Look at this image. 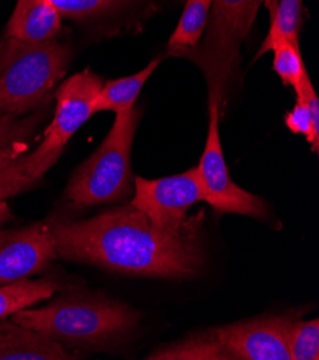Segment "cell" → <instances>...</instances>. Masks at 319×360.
<instances>
[{"label": "cell", "mask_w": 319, "mask_h": 360, "mask_svg": "<svg viewBox=\"0 0 319 360\" xmlns=\"http://www.w3.org/2000/svg\"><path fill=\"white\" fill-rule=\"evenodd\" d=\"M203 212L179 234L155 227L128 204L82 221L50 226L59 257L106 270L162 278L195 277L205 266L201 241Z\"/></svg>", "instance_id": "1"}, {"label": "cell", "mask_w": 319, "mask_h": 360, "mask_svg": "<svg viewBox=\"0 0 319 360\" xmlns=\"http://www.w3.org/2000/svg\"><path fill=\"white\" fill-rule=\"evenodd\" d=\"M140 314L129 306L83 293H67L38 309H23L12 321L46 338L76 347L104 350L125 342L139 326Z\"/></svg>", "instance_id": "2"}, {"label": "cell", "mask_w": 319, "mask_h": 360, "mask_svg": "<svg viewBox=\"0 0 319 360\" xmlns=\"http://www.w3.org/2000/svg\"><path fill=\"white\" fill-rule=\"evenodd\" d=\"M72 49L57 39L29 44L6 38L0 45V131L36 110L65 77Z\"/></svg>", "instance_id": "3"}, {"label": "cell", "mask_w": 319, "mask_h": 360, "mask_svg": "<svg viewBox=\"0 0 319 360\" xmlns=\"http://www.w3.org/2000/svg\"><path fill=\"white\" fill-rule=\"evenodd\" d=\"M140 114L137 110L116 114L114 125L97 150L74 172L66 198L76 207L123 201L133 195L132 146Z\"/></svg>", "instance_id": "4"}, {"label": "cell", "mask_w": 319, "mask_h": 360, "mask_svg": "<svg viewBox=\"0 0 319 360\" xmlns=\"http://www.w3.org/2000/svg\"><path fill=\"white\" fill-rule=\"evenodd\" d=\"M265 0H212L210 13L201 45L182 55L191 58L208 81V94L222 103L239 77L240 46L250 34Z\"/></svg>", "instance_id": "5"}, {"label": "cell", "mask_w": 319, "mask_h": 360, "mask_svg": "<svg viewBox=\"0 0 319 360\" xmlns=\"http://www.w3.org/2000/svg\"><path fill=\"white\" fill-rule=\"evenodd\" d=\"M103 81L90 69L65 81L56 92V110L45 131L39 147L32 154L16 158L15 167L19 175L32 187L60 158L65 147L76 131L92 117L93 101Z\"/></svg>", "instance_id": "6"}, {"label": "cell", "mask_w": 319, "mask_h": 360, "mask_svg": "<svg viewBox=\"0 0 319 360\" xmlns=\"http://www.w3.org/2000/svg\"><path fill=\"white\" fill-rule=\"evenodd\" d=\"M208 105V135L199 165L196 167L203 201L219 212L242 214L261 220L266 219L268 208L265 201L236 186L228 169L219 134L222 101L217 95L209 94Z\"/></svg>", "instance_id": "7"}, {"label": "cell", "mask_w": 319, "mask_h": 360, "mask_svg": "<svg viewBox=\"0 0 319 360\" xmlns=\"http://www.w3.org/2000/svg\"><path fill=\"white\" fill-rule=\"evenodd\" d=\"M203 200L198 169L147 179L135 176V191L130 205L144 212L152 224L165 233L179 234L191 223L188 211Z\"/></svg>", "instance_id": "8"}, {"label": "cell", "mask_w": 319, "mask_h": 360, "mask_svg": "<svg viewBox=\"0 0 319 360\" xmlns=\"http://www.w3.org/2000/svg\"><path fill=\"white\" fill-rule=\"evenodd\" d=\"M297 313L261 316L214 329L228 360H290L288 335Z\"/></svg>", "instance_id": "9"}, {"label": "cell", "mask_w": 319, "mask_h": 360, "mask_svg": "<svg viewBox=\"0 0 319 360\" xmlns=\"http://www.w3.org/2000/svg\"><path fill=\"white\" fill-rule=\"evenodd\" d=\"M56 257L48 224L36 223L20 230H0V285L38 274Z\"/></svg>", "instance_id": "10"}, {"label": "cell", "mask_w": 319, "mask_h": 360, "mask_svg": "<svg viewBox=\"0 0 319 360\" xmlns=\"http://www.w3.org/2000/svg\"><path fill=\"white\" fill-rule=\"evenodd\" d=\"M62 15L50 0H18L6 26V38L38 44L56 39Z\"/></svg>", "instance_id": "11"}, {"label": "cell", "mask_w": 319, "mask_h": 360, "mask_svg": "<svg viewBox=\"0 0 319 360\" xmlns=\"http://www.w3.org/2000/svg\"><path fill=\"white\" fill-rule=\"evenodd\" d=\"M72 360L63 345L15 321H0V360Z\"/></svg>", "instance_id": "12"}, {"label": "cell", "mask_w": 319, "mask_h": 360, "mask_svg": "<svg viewBox=\"0 0 319 360\" xmlns=\"http://www.w3.org/2000/svg\"><path fill=\"white\" fill-rule=\"evenodd\" d=\"M162 58H155L137 74L103 82L100 91L93 101V114L103 111H112L115 114L128 112L135 108V102L145 86L148 79L152 77Z\"/></svg>", "instance_id": "13"}, {"label": "cell", "mask_w": 319, "mask_h": 360, "mask_svg": "<svg viewBox=\"0 0 319 360\" xmlns=\"http://www.w3.org/2000/svg\"><path fill=\"white\" fill-rule=\"evenodd\" d=\"M59 290V284L52 280L22 278L0 285V321L6 317L50 299Z\"/></svg>", "instance_id": "14"}, {"label": "cell", "mask_w": 319, "mask_h": 360, "mask_svg": "<svg viewBox=\"0 0 319 360\" xmlns=\"http://www.w3.org/2000/svg\"><path fill=\"white\" fill-rule=\"evenodd\" d=\"M264 5L271 15V27L257 53V59L266 53L268 46L278 38L299 44V30L302 25L304 0H265Z\"/></svg>", "instance_id": "15"}, {"label": "cell", "mask_w": 319, "mask_h": 360, "mask_svg": "<svg viewBox=\"0 0 319 360\" xmlns=\"http://www.w3.org/2000/svg\"><path fill=\"white\" fill-rule=\"evenodd\" d=\"M151 360H228L214 330L194 335L179 343L159 347L149 354Z\"/></svg>", "instance_id": "16"}, {"label": "cell", "mask_w": 319, "mask_h": 360, "mask_svg": "<svg viewBox=\"0 0 319 360\" xmlns=\"http://www.w3.org/2000/svg\"><path fill=\"white\" fill-rule=\"evenodd\" d=\"M212 0H186L178 26L169 39L173 51H191L196 48L205 33Z\"/></svg>", "instance_id": "17"}, {"label": "cell", "mask_w": 319, "mask_h": 360, "mask_svg": "<svg viewBox=\"0 0 319 360\" xmlns=\"http://www.w3.org/2000/svg\"><path fill=\"white\" fill-rule=\"evenodd\" d=\"M266 52H273L272 66L282 84L297 89L308 75L299 51V44L285 38H278L268 46Z\"/></svg>", "instance_id": "18"}, {"label": "cell", "mask_w": 319, "mask_h": 360, "mask_svg": "<svg viewBox=\"0 0 319 360\" xmlns=\"http://www.w3.org/2000/svg\"><path fill=\"white\" fill-rule=\"evenodd\" d=\"M290 360H318L319 359V320L297 319L288 335Z\"/></svg>", "instance_id": "19"}, {"label": "cell", "mask_w": 319, "mask_h": 360, "mask_svg": "<svg viewBox=\"0 0 319 360\" xmlns=\"http://www.w3.org/2000/svg\"><path fill=\"white\" fill-rule=\"evenodd\" d=\"M295 92H297V103L290 112L285 114V125L291 132L304 135L309 142L311 151L316 154L319 150V135L313 129L309 105L301 89H297Z\"/></svg>", "instance_id": "20"}, {"label": "cell", "mask_w": 319, "mask_h": 360, "mask_svg": "<svg viewBox=\"0 0 319 360\" xmlns=\"http://www.w3.org/2000/svg\"><path fill=\"white\" fill-rule=\"evenodd\" d=\"M62 18L86 19L108 12L128 0H50Z\"/></svg>", "instance_id": "21"}, {"label": "cell", "mask_w": 319, "mask_h": 360, "mask_svg": "<svg viewBox=\"0 0 319 360\" xmlns=\"http://www.w3.org/2000/svg\"><path fill=\"white\" fill-rule=\"evenodd\" d=\"M26 190H29V187L16 172L13 162H11L5 169L0 171V201H5L9 197H15Z\"/></svg>", "instance_id": "22"}, {"label": "cell", "mask_w": 319, "mask_h": 360, "mask_svg": "<svg viewBox=\"0 0 319 360\" xmlns=\"http://www.w3.org/2000/svg\"><path fill=\"white\" fill-rule=\"evenodd\" d=\"M12 136V128L0 131V171L5 169L11 162H13L19 155V148L16 147V139H9Z\"/></svg>", "instance_id": "23"}, {"label": "cell", "mask_w": 319, "mask_h": 360, "mask_svg": "<svg viewBox=\"0 0 319 360\" xmlns=\"http://www.w3.org/2000/svg\"><path fill=\"white\" fill-rule=\"evenodd\" d=\"M12 219V212L6 201H0V226Z\"/></svg>", "instance_id": "24"}]
</instances>
